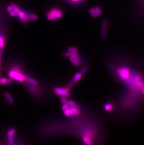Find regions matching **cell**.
Wrapping results in <instances>:
<instances>
[{
    "instance_id": "cell-2",
    "label": "cell",
    "mask_w": 144,
    "mask_h": 145,
    "mask_svg": "<svg viewBox=\"0 0 144 145\" xmlns=\"http://www.w3.org/2000/svg\"><path fill=\"white\" fill-rule=\"evenodd\" d=\"M128 80H129L130 81L128 83L129 85H130L131 87H132L134 89L135 88L136 89L141 88L143 86V83L141 80V78L138 76L134 77L133 78L130 79V78H129Z\"/></svg>"
},
{
    "instance_id": "cell-33",
    "label": "cell",
    "mask_w": 144,
    "mask_h": 145,
    "mask_svg": "<svg viewBox=\"0 0 144 145\" xmlns=\"http://www.w3.org/2000/svg\"><path fill=\"white\" fill-rule=\"evenodd\" d=\"M3 52V47H0V55H1Z\"/></svg>"
},
{
    "instance_id": "cell-27",
    "label": "cell",
    "mask_w": 144,
    "mask_h": 145,
    "mask_svg": "<svg viewBox=\"0 0 144 145\" xmlns=\"http://www.w3.org/2000/svg\"><path fill=\"white\" fill-rule=\"evenodd\" d=\"M9 15H10V16H11L12 17H15L16 16L17 13L13 10L12 11L9 12Z\"/></svg>"
},
{
    "instance_id": "cell-5",
    "label": "cell",
    "mask_w": 144,
    "mask_h": 145,
    "mask_svg": "<svg viewBox=\"0 0 144 145\" xmlns=\"http://www.w3.org/2000/svg\"><path fill=\"white\" fill-rule=\"evenodd\" d=\"M69 91L67 88L56 87L53 88V91L55 94L60 97H63L66 93L69 92Z\"/></svg>"
},
{
    "instance_id": "cell-31",
    "label": "cell",
    "mask_w": 144,
    "mask_h": 145,
    "mask_svg": "<svg viewBox=\"0 0 144 145\" xmlns=\"http://www.w3.org/2000/svg\"><path fill=\"white\" fill-rule=\"evenodd\" d=\"M1 84H6V82H7V79L5 78H3L2 79H1Z\"/></svg>"
},
{
    "instance_id": "cell-28",
    "label": "cell",
    "mask_w": 144,
    "mask_h": 145,
    "mask_svg": "<svg viewBox=\"0 0 144 145\" xmlns=\"http://www.w3.org/2000/svg\"><path fill=\"white\" fill-rule=\"evenodd\" d=\"M88 70V68L87 67H84V68L82 69V70L81 71V72L82 74H84V73H85Z\"/></svg>"
},
{
    "instance_id": "cell-14",
    "label": "cell",
    "mask_w": 144,
    "mask_h": 145,
    "mask_svg": "<svg viewBox=\"0 0 144 145\" xmlns=\"http://www.w3.org/2000/svg\"><path fill=\"white\" fill-rule=\"evenodd\" d=\"M4 95H5V97H6V98L7 99V100H8L9 103L10 104H11V105L13 104L14 101H13V99L12 97L10 95V94L8 93H7V92H5L4 93Z\"/></svg>"
},
{
    "instance_id": "cell-21",
    "label": "cell",
    "mask_w": 144,
    "mask_h": 145,
    "mask_svg": "<svg viewBox=\"0 0 144 145\" xmlns=\"http://www.w3.org/2000/svg\"><path fill=\"white\" fill-rule=\"evenodd\" d=\"M60 101L63 104H67V105H68V102L69 101L65 97H61Z\"/></svg>"
},
{
    "instance_id": "cell-30",
    "label": "cell",
    "mask_w": 144,
    "mask_h": 145,
    "mask_svg": "<svg viewBox=\"0 0 144 145\" xmlns=\"http://www.w3.org/2000/svg\"><path fill=\"white\" fill-rule=\"evenodd\" d=\"M70 55H71V53L69 52H65L64 54V56L65 57H69L70 56Z\"/></svg>"
},
{
    "instance_id": "cell-37",
    "label": "cell",
    "mask_w": 144,
    "mask_h": 145,
    "mask_svg": "<svg viewBox=\"0 0 144 145\" xmlns=\"http://www.w3.org/2000/svg\"><path fill=\"white\" fill-rule=\"evenodd\" d=\"M143 86H144V83H143Z\"/></svg>"
},
{
    "instance_id": "cell-6",
    "label": "cell",
    "mask_w": 144,
    "mask_h": 145,
    "mask_svg": "<svg viewBox=\"0 0 144 145\" xmlns=\"http://www.w3.org/2000/svg\"><path fill=\"white\" fill-rule=\"evenodd\" d=\"M16 133V129L15 128H12L7 133V138L9 144L13 145L14 144V135Z\"/></svg>"
},
{
    "instance_id": "cell-4",
    "label": "cell",
    "mask_w": 144,
    "mask_h": 145,
    "mask_svg": "<svg viewBox=\"0 0 144 145\" xmlns=\"http://www.w3.org/2000/svg\"><path fill=\"white\" fill-rule=\"evenodd\" d=\"M71 55L70 57V60L72 62V64L77 67L80 64V58L78 55V52L70 53Z\"/></svg>"
},
{
    "instance_id": "cell-23",
    "label": "cell",
    "mask_w": 144,
    "mask_h": 145,
    "mask_svg": "<svg viewBox=\"0 0 144 145\" xmlns=\"http://www.w3.org/2000/svg\"><path fill=\"white\" fill-rule=\"evenodd\" d=\"M68 51L70 53L78 52V48L76 47H70L68 49Z\"/></svg>"
},
{
    "instance_id": "cell-32",
    "label": "cell",
    "mask_w": 144,
    "mask_h": 145,
    "mask_svg": "<svg viewBox=\"0 0 144 145\" xmlns=\"http://www.w3.org/2000/svg\"><path fill=\"white\" fill-rule=\"evenodd\" d=\"M7 11H8V12H10V11H12L13 9L12 7H11V6H8V7H7Z\"/></svg>"
},
{
    "instance_id": "cell-7",
    "label": "cell",
    "mask_w": 144,
    "mask_h": 145,
    "mask_svg": "<svg viewBox=\"0 0 144 145\" xmlns=\"http://www.w3.org/2000/svg\"><path fill=\"white\" fill-rule=\"evenodd\" d=\"M58 10L57 9H53L51 12L48 13L47 15V18L49 20L52 21H55L56 18V13Z\"/></svg>"
},
{
    "instance_id": "cell-3",
    "label": "cell",
    "mask_w": 144,
    "mask_h": 145,
    "mask_svg": "<svg viewBox=\"0 0 144 145\" xmlns=\"http://www.w3.org/2000/svg\"><path fill=\"white\" fill-rule=\"evenodd\" d=\"M10 77L14 79H15L21 83L25 81V76L20 72L16 71H12L9 73Z\"/></svg>"
},
{
    "instance_id": "cell-10",
    "label": "cell",
    "mask_w": 144,
    "mask_h": 145,
    "mask_svg": "<svg viewBox=\"0 0 144 145\" xmlns=\"http://www.w3.org/2000/svg\"><path fill=\"white\" fill-rule=\"evenodd\" d=\"M82 75H83V74L81 72H78V73H76L75 74V75L74 76L73 79L72 81L71 82V83L72 84L74 85V83L78 82V81H79L81 79Z\"/></svg>"
},
{
    "instance_id": "cell-12",
    "label": "cell",
    "mask_w": 144,
    "mask_h": 145,
    "mask_svg": "<svg viewBox=\"0 0 144 145\" xmlns=\"http://www.w3.org/2000/svg\"><path fill=\"white\" fill-rule=\"evenodd\" d=\"M83 141L87 145H91L92 144V142L91 139L89 136L87 135H84L83 136Z\"/></svg>"
},
{
    "instance_id": "cell-20",
    "label": "cell",
    "mask_w": 144,
    "mask_h": 145,
    "mask_svg": "<svg viewBox=\"0 0 144 145\" xmlns=\"http://www.w3.org/2000/svg\"><path fill=\"white\" fill-rule=\"evenodd\" d=\"M64 112V115L66 116V117H71L72 116V115L69 110V108L65 111H63Z\"/></svg>"
},
{
    "instance_id": "cell-9",
    "label": "cell",
    "mask_w": 144,
    "mask_h": 145,
    "mask_svg": "<svg viewBox=\"0 0 144 145\" xmlns=\"http://www.w3.org/2000/svg\"><path fill=\"white\" fill-rule=\"evenodd\" d=\"M25 81L33 86H37L38 85V82L37 80L28 76H25Z\"/></svg>"
},
{
    "instance_id": "cell-17",
    "label": "cell",
    "mask_w": 144,
    "mask_h": 145,
    "mask_svg": "<svg viewBox=\"0 0 144 145\" xmlns=\"http://www.w3.org/2000/svg\"><path fill=\"white\" fill-rule=\"evenodd\" d=\"M29 20H36L38 18V16L35 14H30L27 17Z\"/></svg>"
},
{
    "instance_id": "cell-22",
    "label": "cell",
    "mask_w": 144,
    "mask_h": 145,
    "mask_svg": "<svg viewBox=\"0 0 144 145\" xmlns=\"http://www.w3.org/2000/svg\"><path fill=\"white\" fill-rule=\"evenodd\" d=\"M101 13H102L101 10H100V11H98L94 12V13H92L91 14V16L93 17H96L99 16V15H100Z\"/></svg>"
},
{
    "instance_id": "cell-38",
    "label": "cell",
    "mask_w": 144,
    "mask_h": 145,
    "mask_svg": "<svg viewBox=\"0 0 144 145\" xmlns=\"http://www.w3.org/2000/svg\"></svg>"
},
{
    "instance_id": "cell-16",
    "label": "cell",
    "mask_w": 144,
    "mask_h": 145,
    "mask_svg": "<svg viewBox=\"0 0 144 145\" xmlns=\"http://www.w3.org/2000/svg\"><path fill=\"white\" fill-rule=\"evenodd\" d=\"M68 105L71 108H79V106L78 104L75 102L73 101H69L68 102Z\"/></svg>"
},
{
    "instance_id": "cell-34",
    "label": "cell",
    "mask_w": 144,
    "mask_h": 145,
    "mask_svg": "<svg viewBox=\"0 0 144 145\" xmlns=\"http://www.w3.org/2000/svg\"><path fill=\"white\" fill-rule=\"evenodd\" d=\"M140 89H141V91L142 93H143V94L144 95V86H142L141 87V88H140Z\"/></svg>"
},
{
    "instance_id": "cell-8",
    "label": "cell",
    "mask_w": 144,
    "mask_h": 145,
    "mask_svg": "<svg viewBox=\"0 0 144 145\" xmlns=\"http://www.w3.org/2000/svg\"><path fill=\"white\" fill-rule=\"evenodd\" d=\"M107 27V21L104 19L103 20V26L102 30V36L104 38H105L106 36Z\"/></svg>"
},
{
    "instance_id": "cell-25",
    "label": "cell",
    "mask_w": 144,
    "mask_h": 145,
    "mask_svg": "<svg viewBox=\"0 0 144 145\" xmlns=\"http://www.w3.org/2000/svg\"><path fill=\"white\" fill-rule=\"evenodd\" d=\"M62 15V13L60 10H58L56 13V18H61Z\"/></svg>"
},
{
    "instance_id": "cell-13",
    "label": "cell",
    "mask_w": 144,
    "mask_h": 145,
    "mask_svg": "<svg viewBox=\"0 0 144 145\" xmlns=\"http://www.w3.org/2000/svg\"><path fill=\"white\" fill-rule=\"evenodd\" d=\"M18 16L20 17L21 19L23 21H26L27 19V16L25 15V14L22 11L20 10V11L17 13Z\"/></svg>"
},
{
    "instance_id": "cell-18",
    "label": "cell",
    "mask_w": 144,
    "mask_h": 145,
    "mask_svg": "<svg viewBox=\"0 0 144 145\" xmlns=\"http://www.w3.org/2000/svg\"><path fill=\"white\" fill-rule=\"evenodd\" d=\"M101 10V8L100 7H95V8H90L89 10V12L90 14H92L94 12H96V11H100Z\"/></svg>"
},
{
    "instance_id": "cell-36",
    "label": "cell",
    "mask_w": 144,
    "mask_h": 145,
    "mask_svg": "<svg viewBox=\"0 0 144 145\" xmlns=\"http://www.w3.org/2000/svg\"><path fill=\"white\" fill-rule=\"evenodd\" d=\"M0 81H1V78H0V85H1V82H0Z\"/></svg>"
},
{
    "instance_id": "cell-1",
    "label": "cell",
    "mask_w": 144,
    "mask_h": 145,
    "mask_svg": "<svg viewBox=\"0 0 144 145\" xmlns=\"http://www.w3.org/2000/svg\"><path fill=\"white\" fill-rule=\"evenodd\" d=\"M117 73L119 78L123 80L126 81L130 77V71L126 67H121L118 69Z\"/></svg>"
},
{
    "instance_id": "cell-29",
    "label": "cell",
    "mask_w": 144,
    "mask_h": 145,
    "mask_svg": "<svg viewBox=\"0 0 144 145\" xmlns=\"http://www.w3.org/2000/svg\"><path fill=\"white\" fill-rule=\"evenodd\" d=\"M14 80V79L11 78V77H10L9 78H8L7 79V82H6V84H10V83H11Z\"/></svg>"
},
{
    "instance_id": "cell-15",
    "label": "cell",
    "mask_w": 144,
    "mask_h": 145,
    "mask_svg": "<svg viewBox=\"0 0 144 145\" xmlns=\"http://www.w3.org/2000/svg\"><path fill=\"white\" fill-rule=\"evenodd\" d=\"M104 110L107 111H111L113 108V105L111 103H108L106 104L104 107Z\"/></svg>"
},
{
    "instance_id": "cell-26",
    "label": "cell",
    "mask_w": 144,
    "mask_h": 145,
    "mask_svg": "<svg viewBox=\"0 0 144 145\" xmlns=\"http://www.w3.org/2000/svg\"><path fill=\"white\" fill-rule=\"evenodd\" d=\"M70 108L69 106L67 104H63L62 106V110L63 111H65Z\"/></svg>"
},
{
    "instance_id": "cell-24",
    "label": "cell",
    "mask_w": 144,
    "mask_h": 145,
    "mask_svg": "<svg viewBox=\"0 0 144 145\" xmlns=\"http://www.w3.org/2000/svg\"><path fill=\"white\" fill-rule=\"evenodd\" d=\"M4 40L3 37L0 36V47H4Z\"/></svg>"
},
{
    "instance_id": "cell-19",
    "label": "cell",
    "mask_w": 144,
    "mask_h": 145,
    "mask_svg": "<svg viewBox=\"0 0 144 145\" xmlns=\"http://www.w3.org/2000/svg\"><path fill=\"white\" fill-rule=\"evenodd\" d=\"M11 7L13 8V9L14 11H15V12H16L17 13V14L20 11V9L18 8V7L14 3H12L11 5Z\"/></svg>"
},
{
    "instance_id": "cell-11",
    "label": "cell",
    "mask_w": 144,
    "mask_h": 145,
    "mask_svg": "<svg viewBox=\"0 0 144 145\" xmlns=\"http://www.w3.org/2000/svg\"><path fill=\"white\" fill-rule=\"evenodd\" d=\"M69 110H70L72 116H73V115L77 116V115H79L80 113V110H79V108L70 107Z\"/></svg>"
},
{
    "instance_id": "cell-35",
    "label": "cell",
    "mask_w": 144,
    "mask_h": 145,
    "mask_svg": "<svg viewBox=\"0 0 144 145\" xmlns=\"http://www.w3.org/2000/svg\"><path fill=\"white\" fill-rule=\"evenodd\" d=\"M73 0L74 1H84L85 0Z\"/></svg>"
}]
</instances>
